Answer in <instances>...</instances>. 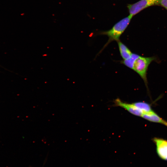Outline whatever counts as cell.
Instances as JSON below:
<instances>
[{
  "instance_id": "obj_5",
  "label": "cell",
  "mask_w": 167,
  "mask_h": 167,
  "mask_svg": "<svg viewBox=\"0 0 167 167\" xmlns=\"http://www.w3.org/2000/svg\"><path fill=\"white\" fill-rule=\"evenodd\" d=\"M116 106L122 107L131 114L135 115L141 117L143 113L135 106L133 103H126L122 101L120 99L117 98L114 101Z\"/></svg>"
},
{
  "instance_id": "obj_3",
  "label": "cell",
  "mask_w": 167,
  "mask_h": 167,
  "mask_svg": "<svg viewBox=\"0 0 167 167\" xmlns=\"http://www.w3.org/2000/svg\"><path fill=\"white\" fill-rule=\"evenodd\" d=\"M160 0H140L133 4H129L127 8L129 15L131 17L149 6L157 4Z\"/></svg>"
},
{
  "instance_id": "obj_10",
  "label": "cell",
  "mask_w": 167,
  "mask_h": 167,
  "mask_svg": "<svg viewBox=\"0 0 167 167\" xmlns=\"http://www.w3.org/2000/svg\"><path fill=\"white\" fill-rule=\"evenodd\" d=\"M157 4L160 5L167 9V0H160Z\"/></svg>"
},
{
  "instance_id": "obj_8",
  "label": "cell",
  "mask_w": 167,
  "mask_h": 167,
  "mask_svg": "<svg viewBox=\"0 0 167 167\" xmlns=\"http://www.w3.org/2000/svg\"><path fill=\"white\" fill-rule=\"evenodd\" d=\"M137 108L143 113H147L153 111L150 105L144 101H139L132 103Z\"/></svg>"
},
{
  "instance_id": "obj_2",
  "label": "cell",
  "mask_w": 167,
  "mask_h": 167,
  "mask_svg": "<svg viewBox=\"0 0 167 167\" xmlns=\"http://www.w3.org/2000/svg\"><path fill=\"white\" fill-rule=\"evenodd\" d=\"M155 59L154 57H144L139 55L135 60L132 69L143 79L148 90L147 71L149 65Z\"/></svg>"
},
{
  "instance_id": "obj_4",
  "label": "cell",
  "mask_w": 167,
  "mask_h": 167,
  "mask_svg": "<svg viewBox=\"0 0 167 167\" xmlns=\"http://www.w3.org/2000/svg\"><path fill=\"white\" fill-rule=\"evenodd\" d=\"M152 140L156 145V152L158 157L167 161V140L155 137Z\"/></svg>"
},
{
  "instance_id": "obj_1",
  "label": "cell",
  "mask_w": 167,
  "mask_h": 167,
  "mask_svg": "<svg viewBox=\"0 0 167 167\" xmlns=\"http://www.w3.org/2000/svg\"><path fill=\"white\" fill-rule=\"evenodd\" d=\"M132 17L129 15L116 24L109 30L100 32L99 34L107 36L108 40L102 49H104L109 44L113 41L117 42L119 40L121 35L129 25Z\"/></svg>"
},
{
  "instance_id": "obj_6",
  "label": "cell",
  "mask_w": 167,
  "mask_h": 167,
  "mask_svg": "<svg viewBox=\"0 0 167 167\" xmlns=\"http://www.w3.org/2000/svg\"><path fill=\"white\" fill-rule=\"evenodd\" d=\"M141 117L150 122L159 123L167 127V121L161 118L153 111L143 113Z\"/></svg>"
},
{
  "instance_id": "obj_9",
  "label": "cell",
  "mask_w": 167,
  "mask_h": 167,
  "mask_svg": "<svg viewBox=\"0 0 167 167\" xmlns=\"http://www.w3.org/2000/svg\"><path fill=\"white\" fill-rule=\"evenodd\" d=\"M139 56V55L137 54L133 53L130 58L126 60H123L121 61L120 62L127 67L132 69L134 62Z\"/></svg>"
},
{
  "instance_id": "obj_7",
  "label": "cell",
  "mask_w": 167,
  "mask_h": 167,
  "mask_svg": "<svg viewBox=\"0 0 167 167\" xmlns=\"http://www.w3.org/2000/svg\"><path fill=\"white\" fill-rule=\"evenodd\" d=\"M117 42L120 55L123 59L126 60L130 58L133 54L131 50L120 40Z\"/></svg>"
}]
</instances>
